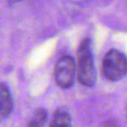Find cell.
<instances>
[{
  "instance_id": "cell-1",
  "label": "cell",
  "mask_w": 127,
  "mask_h": 127,
  "mask_svg": "<svg viewBox=\"0 0 127 127\" xmlns=\"http://www.w3.org/2000/svg\"><path fill=\"white\" fill-rule=\"evenodd\" d=\"M75 71L78 81L85 86H93L96 81V71L89 39H83L79 44L76 56Z\"/></svg>"
},
{
  "instance_id": "cell-2",
  "label": "cell",
  "mask_w": 127,
  "mask_h": 127,
  "mask_svg": "<svg viewBox=\"0 0 127 127\" xmlns=\"http://www.w3.org/2000/svg\"><path fill=\"white\" fill-rule=\"evenodd\" d=\"M101 71L103 76L109 81L120 80L127 74V58L118 50H109L103 60Z\"/></svg>"
},
{
  "instance_id": "cell-3",
  "label": "cell",
  "mask_w": 127,
  "mask_h": 127,
  "mask_svg": "<svg viewBox=\"0 0 127 127\" xmlns=\"http://www.w3.org/2000/svg\"><path fill=\"white\" fill-rule=\"evenodd\" d=\"M55 80L62 88H69L74 81L75 76V64L73 59L64 55L62 56L55 66Z\"/></svg>"
},
{
  "instance_id": "cell-4",
  "label": "cell",
  "mask_w": 127,
  "mask_h": 127,
  "mask_svg": "<svg viewBox=\"0 0 127 127\" xmlns=\"http://www.w3.org/2000/svg\"><path fill=\"white\" fill-rule=\"evenodd\" d=\"M13 110V98L10 92L9 87L0 82V114L6 118L8 117Z\"/></svg>"
},
{
  "instance_id": "cell-5",
  "label": "cell",
  "mask_w": 127,
  "mask_h": 127,
  "mask_svg": "<svg viewBox=\"0 0 127 127\" xmlns=\"http://www.w3.org/2000/svg\"><path fill=\"white\" fill-rule=\"evenodd\" d=\"M71 120L66 111L59 109L55 112L53 121L50 123V126H70Z\"/></svg>"
},
{
  "instance_id": "cell-6",
  "label": "cell",
  "mask_w": 127,
  "mask_h": 127,
  "mask_svg": "<svg viewBox=\"0 0 127 127\" xmlns=\"http://www.w3.org/2000/svg\"><path fill=\"white\" fill-rule=\"evenodd\" d=\"M47 116H48L47 110L44 109V108H39V109H37L34 112V114L32 115V117L29 120L27 125L30 126V127H40V126H43L46 123V121H47Z\"/></svg>"
},
{
  "instance_id": "cell-7",
  "label": "cell",
  "mask_w": 127,
  "mask_h": 127,
  "mask_svg": "<svg viewBox=\"0 0 127 127\" xmlns=\"http://www.w3.org/2000/svg\"><path fill=\"white\" fill-rule=\"evenodd\" d=\"M10 3H17V2H20V1H22V0H8Z\"/></svg>"
},
{
  "instance_id": "cell-8",
  "label": "cell",
  "mask_w": 127,
  "mask_h": 127,
  "mask_svg": "<svg viewBox=\"0 0 127 127\" xmlns=\"http://www.w3.org/2000/svg\"><path fill=\"white\" fill-rule=\"evenodd\" d=\"M3 119H4V117H3V116H2V115H1V114H0V121H2V120H3Z\"/></svg>"
},
{
  "instance_id": "cell-9",
  "label": "cell",
  "mask_w": 127,
  "mask_h": 127,
  "mask_svg": "<svg viewBox=\"0 0 127 127\" xmlns=\"http://www.w3.org/2000/svg\"><path fill=\"white\" fill-rule=\"evenodd\" d=\"M126 116H127V105H126Z\"/></svg>"
}]
</instances>
